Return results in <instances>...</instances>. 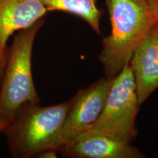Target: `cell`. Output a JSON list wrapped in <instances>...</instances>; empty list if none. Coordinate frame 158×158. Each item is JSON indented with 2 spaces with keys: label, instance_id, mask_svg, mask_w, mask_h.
Wrapping results in <instances>:
<instances>
[{
  "label": "cell",
  "instance_id": "obj_1",
  "mask_svg": "<svg viewBox=\"0 0 158 158\" xmlns=\"http://www.w3.org/2000/svg\"><path fill=\"white\" fill-rule=\"evenodd\" d=\"M111 31L105 37L99 59L107 78H114L129 64L134 51L157 23L147 0H106Z\"/></svg>",
  "mask_w": 158,
  "mask_h": 158
},
{
  "label": "cell",
  "instance_id": "obj_2",
  "mask_svg": "<svg viewBox=\"0 0 158 158\" xmlns=\"http://www.w3.org/2000/svg\"><path fill=\"white\" fill-rule=\"evenodd\" d=\"M71 100L51 106L23 105L4 130L13 157L29 158L46 149L58 151Z\"/></svg>",
  "mask_w": 158,
  "mask_h": 158
},
{
  "label": "cell",
  "instance_id": "obj_3",
  "mask_svg": "<svg viewBox=\"0 0 158 158\" xmlns=\"http://www.w3.org/2000/svg\"><path fill=\"white\" fill-rule=\"evenodd\" d=\"M44 18L19 31L6 55L0 87V120L11 121L25 103L40 104L31 73V55L35 37Z\"/></svg>",
  "mask_w": 158,
  "mask_h": 158
},
{
  "label": "cell",
  "instance_id": "obj_4",
  "mask_svg": "<svg viewBox=\"0 0 158 158\" xmlns=\"http://www.w3.org/2000/svg\"><path fill=\"white\" fill-rule=\"evenodd\" d=\"M140 106L133 70L127 64L112 78L102 113L85 131L130 143L135 136V118Z\"/></svg>",
  "mask_w": 158,
  "mask_h": 158
},
{
  "label": "cell",
  "instance_id": "obj_5",
  "mask_svg": "<svg viewBox=\"0 0 158 158\" xmlns=\"http://www.w3.org/2000/svg\"><path fill=\"white\" fill-rule=\"evenodd\" d=\"M111 80L107 77L100 79L81 90L71 100L70 108L59 138L58 150L97 121L104 108Z\"/></svg>",
  "mask_w": 158,
  "mask_h": 158
},
{
  "label": "cell",
  "instance_id": "obj_6",
  "mask_svg": "<svg viewBox=\"0 0 158 158\" xmlns=\"http://www.w3.org/2000/svg\"><path fill=\"white\" fill-rule=\"evenodd\" d=\"M47 12L40 0H0V80L5 68L10 37L43 19Z\"/></svg>",
  "mask_w": 158,
  "mask_h": 158
},
{
  "label": "cell",
  "instance_id": "obj_7",
  "mask_svg": "<svg viewBox=\"0 0 158 158\" xmlns=\"http://www.w3.org/2000/svg\"><path fill=\"white\" fill-rule=\"evenodd\" d=\"M63 155L82 158H139L141 153L129 142L104 134L84 131L59 149Z\"/></svg>",
  "mask_w": 158,
  "mask_h": 158
},
{
  "label": "cell",
  "instance_id": "obj_8",
  "mask_svg": "<svg viewBox=\"0 0 158 158\" xmlns=\"http://www.w3.org/2000/svg\"><path fill=\"white\" fill-rule=\"evenodd\" d=\"M130 66L141 105L158 88V22L136 47Z\"/></svg>",
  "mask_w": 158,
  "mask_h": 158
},
{
  "label": "cell",
  "instance_id": "obj_9",
  "mask_svg": "<svg viewBox=\"0 0 158 158\" xmlns=\"http://www.w3.org/2000/svg\"><path fill=\"white\" fill-rule=\"evenodd\" d=\"M47 11H64L84 19L98 34H100L101 11L95 0H40Z\"/></svg>",
  "mask_w": 158,
  "mask_h": 158
},
{
  "label": "cell",
  "instance_id": "obj_10",
  "mask_svg": "<svg viewBox=\"0 0 158 158\" xmlns=\"http://www.w3.org/2000/svg\"><path fill=\"white\" fill-rule=\"evenodd\" d=\"M149 10L158 22V0H147Z\"/></svg>",
  "mask_w": 158,
  "mask_h": 158
},
{
  "label": "cell",
  "instance_id": "obj_11",
  "mask_svg": "<svg viewBox=\"0 0 158 158\" xmlns=\"http://www.w3.org/2000/svg\"><path fill=\"white\" fill-rule=\"evenodd\" d=\"M56 152L54 149H46L41 152L40 153L37 155L36 157L41 158H55L56 157Z\"/></svg>",
  "mask_w": 158,
  "mask_h": 158
},
{
  "label": "cell",
  "instance_id": "obj_12",
  "mask_svg": "<svg viewBox=\"0 0 158 158\" xmlns=\"http://www.w3.org/2000/svg\"><path fill=\"white\" fill-rule=\"evenodd\" d=\"M10 120H0V133L4 132L10 123Z\"/></svg>",
  "mask_w": 158,
  "mask_h": 158
}]
</instances>
